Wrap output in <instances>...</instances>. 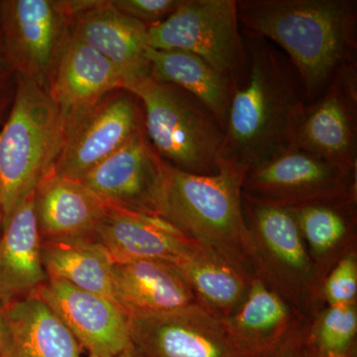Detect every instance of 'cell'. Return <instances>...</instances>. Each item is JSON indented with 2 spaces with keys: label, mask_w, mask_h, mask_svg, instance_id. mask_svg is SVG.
I'll return each instance as SVG.
<instances>
[{
  "label": "cell",
  "mask_w": 357,
  "mask_h": 357,
  "mask_svg": "<svg viewBox=\"0 0 357 357\" xmlns=\"http://www.w3.org/2000/svg\"><path fill=\"white\" fill-rule=\"evenodd\" d=\"M246 68L225 116V161L246 170L292 149L307 102L299 74L271 42L243 34Z\"/></svg>",
  "instance_id": "1"
},
{
  "label": "cell",
  "mask_w": 357,
  "mask_h": 357,
  "mask_svg": "<svg viewBox=\"0 0 357 357\" xmlns=\"http://www.w3.org/2000/svg\"><path fill=\"white\" fill-rule=\"evenodd\" d=\"M241 33L274 44L299 74L307 102L357 62L356 0H236Z\"/></svg>",
  "instance_id": "2"
},
{
  "label": "cell",
  "mask_w": 357,
  "mask_h": 357,
  "mask_svg": "<svg viewBox=\"0 0 357 357\" xmlns=\"http://www.w3.org/2000/svg\"><path fill=\"white\" fill-rule=\"evenodd\" d=\"M246 170L225 161L213 175H197L166 163L161 218L197 243L238 260L253 273L255 252L243 211Z\"/></svg>",
  "instance_id": "3"
},
{
  "label": "cell",
  "mask_w": 357,
  "mask_h": 357,
  "mask_svg": "<svg viewBox=\"0 0 357 357\" xmlns=\"http://www.w3.org/2000/svg\"><path fill=\"white\" fill-rule=\"evenodd\" d=\"M64 114L36 82L15 76L13 105L0 128V199L3 223L54 170Z\"/></svg>",
  "instance_id": "4"
},
{
  "label": "cell",
  "mask_w": 357,
  "mask_h": 357,
  "mask_svg": "<svg viewBox=\"0 0 357 357\" xmlns=\"http://www.w3.org/2000/svg\"><path fill=\"white\" fill-rule=\"evenodd\" d=\"M124 89L140 100L145 134L165 163L197 175L220 170L225 161V131L196 96L150 75Z\"/></svg>",
  "instance_id": "5"
},
{
  "label": "cell",
  "mask_w": 357,
  "mask_h": 357,
  "mask_svg": "<svg viewBox=\"0 0 357 357\" xmlns=\"http://www.w3.org/2000/svg\"><path fill=\"white\" fill-rule=\"evenodd\" d=\"M243 211L255 252V272L307 319L326 306L325 275L310 255L292 208L243 192Z\"/></svg>",
  "instance_id": "6"
},
{
  "label": "cell",
  "mask_w": 357,
  "mask_h": 357,
  "mask_svg": "<svg viewBox=\"0 0 357 357\" xmlns=\"http://www.w3.org/2000/svg\"><path fill=\"white\" fill-rule=\"evenodd\" d=\"M148 46L195 54L234 84L246 68L236 0H183L167 20L148 28Z\"/></svg>",
  "instance_id": "7"
},
{
  "label": "cell",
  "mask_w": 357,
  "mask_h": 357,
  "mask_svg": "<svg viewBox=\"0 0 357 357\" xmlns=\"http://www.w3.org/2000/svg\"><path fill=\"white\" fill-rule=\"evenodd\" d=\"M79 0H2L0 35L9 67L48 91Z\"/></svg>",
  "instance_id": "8"
},
{
  "label": "cell",
  "mask_w": 357,
  "mask_h": 357,
  "mask_svg": "<svg viewBox=\"0 0 357 357\" xmlns=\"http://www.w3.org/2000/svg\"><path fill=\"white\" fill-rule=\"evenodd\" d=\"M144 128L140 100L128 89L64 114L62 141L54 172L81 180Z\"/></svg>",
  "instance_id": "9"
},
{
  "label": "cell",
  "mask_w": 357,
  "mask_h": 357,
  "mask_svg": "<svg viewBox=\"0 0 357 357\" xmlns=\"http://www.w3.org/2000/svg\"><path fill=\"white\" fill-rule=\"evenodd\" d=\"M243 192L251 198L295 208L319 202L357 199V169L290 149L244 176Z\"/></svg>",
  "instance_id": "10"
},
{
  "label": "cell",
  "mask_w": 357,
  "mask_h": 357,
  "mask_svg": "<svg viewBox=\"0 0 357 357\" xmlns=\"http://www.w3.org/2000/svg\"><path fill=\"white\" fill-rule=\"evenodd\" d=\"M128 317L134 351L142 357H246L222 319L198 304Z\"/></svg>",
  "instance_id": "11"
},
{
  "label": "cell",
  "mask_w": 357,
  "mask_h": 357,
  "mask_svg": "<svg viewBox=\"0 0 357 357\" xmlns=\"http://www.w3.org/2000/svg\"><path fill=\"white\" fill-rule=\"evenodd\" d=\"M79 182L109 206L161 218L166 163L155 151L144 128Z\"/></svg>",
  "instance_id": "12"
},
{
  "label": "cell",
  "mask_w": 357,
  "mask_h": 357,
  "mask_svg": "<svg viewBox=\"0 0 357 357\" xmlns=\"http://www.w3.org/2000/svg\"><path fill=\"white\" fill-rule=\"evenodd\" d=\"M292 149L357 169V62L342 68L326 91L307 103Z\"/></svg>",
  "instance_id": "13"
},
{
  "label": "cell",
  "mask_w": 357,
  "mask_h": 357,
  "mask_svg": "<svg viewBox=\"0 0 357 357\" xmlns=\"http://www.w3.org/2000/svg\"><path fill=\"white\" fill-rule=\"evenodd\" d=\"M30 296L50 307L91 356L115 357L133 349L128 314L112 301L57 279Z\"/></svg>",
  "instance_id": "14"
},
{
  "label": "cell",
  "mask_w": 357,
  "mask_h": 357,
  "mask_svg": "<svg viewBox=\"0 0 357 357\" xmlns=\"http://www.w3.org/2000/svg\"><path fill=\"white\" fill-rule=\"evenodd\" d=\"M222 321L246 357H278L309 323V319L256 274L243 303Z\"/></svg>",
  "instance_id": "15"
},
{
  "label": "cell",
  "mask_w": 357,
  "mask_h": 357,
  "mask_svg": "<svg viewBox=\"0 0 357 357\" xmlns=\"http://www.w3.org/2000/svg\"><path fill=\"white\" fill-rule=\"evenodd\" d=\"M70 32L121 70L124 89L149 76L147 26L117 10L112 1L79 0Z\"/></svg>",
  "instance_id": "16"
},
{
  "label": "cell",
  "mask_w": 357,
  "mask_h": 357,
  "mask_svg": "<svg viewBox=\"0 0 357 357\" xmlns=\"http://www.w3.org/2000/svg\"><path fill=\"white\" fill-rule=\"evenodd\" d=\"M93 237L114 263L155 260L175 265L192 241L162 218L109 204Z\"/></svg>",
  "instance_id": "17"
},
{
  "label": "cell",
  "mask_w": 357,
  "mask_h": 357,
  "mask_svg": "<svg viewBox=\"0 0 357 357\" xmlns=\"http://www.w3.org/2000/svg\"><path fill=\"white\" fill-rule=\"evenodd\" d=\"M174 266L191 288L197 304L220 319L236 311L255 275L231 256L195 241Z\"/></svg>",
  "instance_id": "18"
},
{
  "label": "cell",
  "mask_w": 357,
  "mask_h": 357,
  "mask_svg": "<svg viewBox=\"0 0 357 357\" xmlns=\"http://www.w3.org/2000/svg\"><path fill=\"white\" fill-rule=\"evenodd\" d=\"M34 208L41 238L62 239L93 236L107 204L79 181L52 171L35 188Z\"/></svg>",
  "instance_id": "19"
},
{
  "label": "cell",
  "mask_w": 357,
  "mask_h": 357,
  "mask_svg": "<svg viewBox=\"0 0 357 357\" xmlns=\"http://www.w3.org/2000/svg\"><path fill=\"white\" fill-rule=\"evenodd\" d=\"M41 243L33 191L18 204L2 227L0 297L7 302L28 297L48 280Z\"/></svg>",
  "instance_id": "20"
},
{
  "label": "cell",
  "mask_w": 357,
  "mask_h": 357,
  "mask_svg": "<svg viewBox=\"0 0 357 357\" xmlns=\"http://www.w3.org/2000/svg\"><path fill=\"white\" fill-rule=\"evenodd\" d=\"M124 86L126 79L121 70L70 32L52 75L48 91L63 114H68Z\"/></svg>",
  "instance_id": "21"
},
{
  "label": "cell",
  "mask_w": 357,
  "mask_h": 357,
  "mask_svg": "<svg viewBox=\"0 0 357 357\" xmlns=\"http://www.w3.org/2000/svg\"><path fill=\"white\" fill-rule=\"evenodd\" d=\"M114 298L126 314L172 311L197 304L177 268L155 260L114 263Z\"/></svg>",
  "instance_id": "22"
},
{
  "label": "cell",
  "mask_w": 357,
  "mask_h": 357,
  "mask_svg": "<svg viewBox=\"0 0 357 357\" xmlns=\"http://www.w3.org/2000/svg\"><path fill=\"white\" fill-rule=\"evenodd\" d=\"M291 208L310 255L325 277L342 257L356 251L357 199Z\"/></svg>",
  "instance_id": "23"
},
{
  "label": "cell",
  "mask_w": 357,
  "mask_h": 357,
  "mask_svg": "<svg viewBox=\"0 0 357 357\" xmlns=\"http://www.w3.org/2000/svg\"><path fill=\"white\" fill-rule=\"evenodd\" d=\"M41 256L48 279L68 282L119 305L114 298V262L93 236L42 239Z\"/></svg>",
  "instance_id": "24"
},
{
  "label": "cell",
  "mask_w": 357,
  "mask_h": 357,
  "mask_svg": "<svg viewBox=\"0 0 357 357\" xmlns=\"http://www.w3.org/2000/svg\"><path fill=\"white\" fill-rule=\"evenodd\" d=\"M11 344L3 357H81L82 347L50 307L28 296L8 304Z\"/></svg>",
  "instance_id": "25"
},
{
  "label": "cell",
  "mask_w": 357,
  "mask_h": 357,
  "mask_svg": "<svg viewBox=\"0 0 357 357\" xmlns=\"http://www.w3.org/2000/svg\"><path fill=\"white\" fill-rule=\"evenodd\" d=\"M146 59L150 76L196 96L215 115L223 128L234 91L230 77L189 52L148 47Z\"/></svg>",
  "instance_id": "26"
},
{
  "label": "cell",
  "mask_w": 357,
  "mask_h": 357,
  "mask_svg": "<svg viewBox=\"0 0 357 357\" xmlns=\"http://www.w3.org/2000/svg\"><path fill=\"white\" fill-rule=\"evenodd\" d=\"M357 304L325 306L305 328L302 344L311 357H356Z\"/></svg>",
  "instance_id": "27"
},
{
  "label": "cell",
  "mask_w": 357,
  "mask_h": 357,
  "mask_svg": "<svg viewBox=\"0 0 357 357\" xmlns=\"http://www.w3.org/2000/svg\"><path fill=\"white\" fill-rule=\"evenodd\" d=\"M326 306L357 304V252L349 253L330 270L321 286Z\"/></svg>",
  "instance_id": "28"
},
{
  "label": "cell",
  "mask_w": 357,
  "mask_h": 357,
  "mask_svg": "<svg viewBox=\"0 0 357 357\" xmlns=\"http://www.w3.org/2000/svg\"><path fill=\"white\" fill-rule=\"evenodd\" d=\"M183 0H114L117 10L148 28L158 24L172 15Z\"/></svg>",
  "instance_id": "29"
},
{
  "label": "cell",
  "mask_w": 357,
  "mask_h": 357,
  "mask_svg": "<svg viewBox=\"0 0 357 357\" xmlns=\"http://www.w3.org/2000/svg\"><path fill=\"white\" fill-rule=\"evenodd\" d=\"M15 91V75L9 67L2 48L0 35V128L6 121L7 114L13 105Z\"/></svg>",
  "instance_id": "30"
},
{
  "label": "cell",
  "mask_w": 357,
  "mask_h": 357,
  "mask_svg": "<svg viewBox=\"0 0 357 357\" xmlns=\"http://www.w3.org/2000/svg\"><path fill=\"white\" fill-rule=\"evenodd\" d=\"M8 304L6 300L0 297V357L6 356L11 344L10 319H9Z\"/></svg>",
  "instance_id": "31"
},
{
  "label": "cell",
  "mask_w": 357,
  "mask_h": 357,
  "mask_svg": "<svg viewBox=\"0 0 357 357\" xmlns=\"http://www.w3.org/2000/svg\"><path fill=\"white\" fill-rule=\"evenodd\" d=\"M305 331V330H304ZM304 333V332H303ZM302 335L292 342L278 357H311L302 344Z\"/></svg>",
  "instance_id": "32"
},
{
  "label": "cell",
  "mask_w": 357,
  "mask_h": 357,
  "mask_svg": "<svg viewBox=\"0 0 357 357\" xmlns=\"http://www.w3.org/2000/svg\"><path fill=\"white\" fill-rule=\"evenodd\" d=\"M133 354H134V349H130V351L123 352V354H121V356H115V357H133ZM88 357H100V356H91V354H89Z\"/></svg>",
  "instance_id": "33"
},
{
  "label": "cell",
  "mask_w": 357,
  "mask_h": 357,
  "mask_svg": "<svg viewBox=\"0 0 357 357\" xmlns=\"http://www.w3.org/2000/svg\"><path fill=\"white\" fill-rule=\"evenodd\" d=\"M2 227H3V215H2L1 199H0V236H1Z\"/></svg>",
  "instance_id": "34"
},
{
  "label": "cell",
  "mask_w": 357,
  "mask_h": 357,
  "mask_svg": "<svg viewBox=\"0 0 357 357\" xmlns=\"http://www.w3.org/2000/svg\"><path fill=\"white\" fill-rule=\"evenodd\" d=\"M133 357H142V356H139V354H138L137 352L134 351Z\"/></svg>",
  "instance_id": "35"
}]
</instances>
